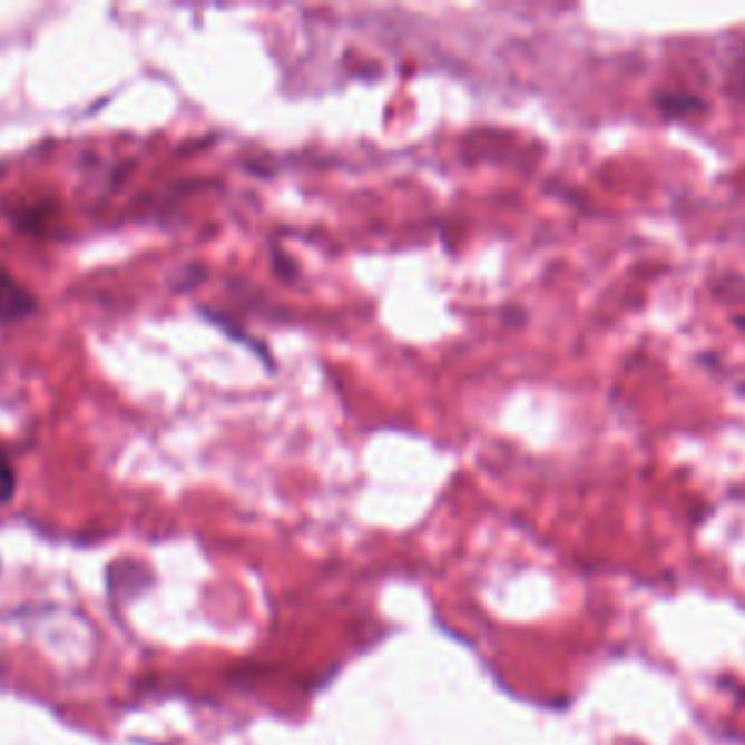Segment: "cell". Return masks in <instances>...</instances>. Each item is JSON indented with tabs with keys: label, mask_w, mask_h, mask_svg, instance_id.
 Masks as SVG:
<instances>
[{
	"label": "cell",
	"mask_w": 745,
	"mask_h": 745,
	"mask_svg": "<svg viewBox=\"0 0 745 745\" xmlns=\"http://www.w3.org/2000/svg\"><path fill=\"white\" fill-rule=\"evenodd\" d=\"M36 312V294L0 268V324H12Z\"/></svg>",
	"instance_id": "1"
},
{
	"label": "cell",
	"mask_w": 745,
	"mask_h": 745,
	"mask_svg": "<svg viewBox=\"0 0 745 745\" xmlns=\"http://www.w3.org/2000/svg\"><path fill=\"white\" fill-rule=\"evenodd\" d=\"M16 469H12V460H9V454L0 449V504H7V501H12V496H16Z\"/></svg>",
	"instance_id": "2"
}]
</instances>
